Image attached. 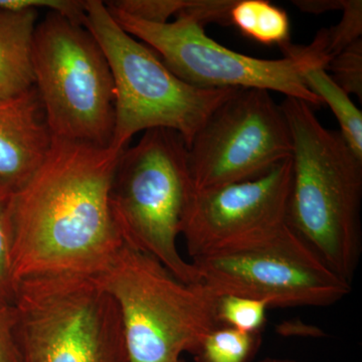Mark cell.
I'll return each mask as SVG.
<instances>
[{
	"mask_svg": "<svg viewBox=\"0 0 362 362\" xmlns=\"http://www.w3.org/2000/svg\"><path fill=\"white\" fill-rule=\"evenodd\" d=\"M122 151L54 137L39 168L13 197L16 283L47 275L95 277L124 242L110 207Z\"/></svg>",
	"mask_w": 362,
	"mask_h": 362,
	"instance_id": "obj_1",
	"label": "cell"
},
{
	"mask_svg": "<svg viewBox=\"0 0 362 362\" xmlns=\"http://www.w3.org/2000/svg\"><path fill=\"white\" fill-rule=\"evenodd\" d=\"M281 108L293 146L286 221L351 284L362 251V159L340 132L324 127L306 102L286 97Z\"/></svg>",
	"mask_w": 362,
	"mask_h": 362,
	"instance_id": "obj_2",
	"label": "cell"
},
{
	"mask_svg": "<svg viewBox=\"0 0 362 362\" xmlns=\"http://www.w3.org/2000/svg\"><path fill=\"white\" fill-rule=\"evenodd\" d=\"M92 278L118 307L129 362H178L221 325L218 297L206 285L183 282L127 245Z\"/></svg>",
	"mask_w": 362,
	"mask_h": 362,
	"instance_id": "obj_3",
	"label": "cell"
},
{
	"mask_svg": "<svg viewBox=\"0 0 362 362\" xmlns=\"http://www.w3.org/2000/svg\"><path fill=\"white\" fill-rule=\"evenodd\" d=\"M194 185L187 143L173 130L145 131L119 157L110 192L112 216L124 244L153 257L185 283H199L177 238Z\"/></svg>",
	"mask_w": 362,
	"mask_h": 362,
	"instance_id": "obj_4",
	"label": "cell"
},
{
	"mask_svg": "<svg viewBox=\"0 0 362 362\" xmlns=\"http://www.w3.org/2000/svg\"><path fill=\"white\" fill-rule=\"evenodd\" d=\"M84 26L101 47L115 86L112 148L151 129L177 132L187 148L211 114L240 89H202L175 76L148 45L114 20L105 2L86 0Z\"/></svg>",
	"mask_w": 362,
	"mask_h": 362,
	"instance_id": "obj_5",
	"label": "cell"
},
{
	"mask_svg": "<svg viewBox=\"0 0 362 362\" xmlns=\"http://www.w3.org/2000/svg\"><path fill=\"white\" fill-rule=\"evenodd\" d=\"M13 305L21 362H129L118 307L94 278L25 279Z\"/></svg>",
	"mask_w": 362,
	"mask_h": 362,
	"instance_id": "obj_6",
	"label": "cell"
},
{
	"mask_svg": "<svg viewBox=\"0 0 362 362\" xmlns=\"http://www.w3.org/2000/svg\"><path fill=\"white\" fill-rule=\"evenodd\" d=\"M190 263L216 296L238 295L269 307H325L351 293L287 221L202 255Z\"/></svg>",
	"mask_w": 362,
	"mask_h": 362,
	"instance_id": "obj_7",
	"label": "cell"
},
{
	"mask_svg": "<svg viewBox=\"0 0 362 362\" xmlns=\"http://www.w3.org/2000/svg\"><path fill=\"white\" fill-rule=\"evenodd\" d=\"M33 66L35 87L52 136L110 146L115 86L108 61L92 33L49 13L35 28Z\"/></svg>",
	"mask_w": 362,
	"mask_h": 362,
	"instance_id": "obj_8",
	"label": "cell"
},
{
	"mask_svg": "<svg viewBox=\"0 0 362 362\" xmlns=\"http://www.w3.org/2000/svg\"><path fill=\"white\" fill-rule=\"evenodd\" d=\"M108 11L126 33L148 45L169 70L188 84L202 89L266 90L310 106L322 105L302 78V68L310 56L307 45L288 42L281 45L283 59L252 58L211 39L204 26L185 13L166 23H150Z\"/></svg>",
	"mask_w": 362,
	"mask_h": 362,
	"instance_id": "obj_9",
	"label": "cell"
},
{
	"mask_svg": "<svg viewBox=\"0 0 362 362\" xmlns=\"http://www.w3.org/2000/svg\"><path fill=\"white\" fill-rule=\"evenodd\" d=\"M292 137L271 92L240 89L207 118L188 147L195 189L265 175L291 158Z\"/></svg>",
	"mask_w": 362,
	"mask_h": 362,
	"instance_id": "obj_10",
	"label": "cell"
},
{
	"mask_svg": "<svg viewBox=\"0 0 362 362\" xmlns=\"http://www.w3.org/2000/svg\"><path fill=\"white\" fill-rule=\"evenodd\" d=\"M291 182L289 158L252 180L194 189L180 230L190 258L284 223Z\"/></svg>",
	"mask_w": 362,
	"mask_h": 362,
	"instance_id": "obj_11",
	"label": "cell"
},
{
	"mask_svg": "<svg viewBox=\"0 0 362 362\" xmlns=\"http://www.w3.org/2000/svg\"><path fill=\"white\" fill-rule=\"evenodd\" d=\"M52 139L37 88L0 100V180L18 189L45 160Z\"/></svg>",
	"mask_w": 362,
	"mask_h": 362,
	"instance_id": "obj_12",
	"label": "cell"
},
{
	"mask_svg": "<svg viewBox=\"0 0 362 362\" xmlns=\"http://www.w3.org/2000/svg\"><path fill=\"white\" fill-rule=\"evenodd\" d=\"M37 11L0 8V100L11 99L35 87L33 47Z\"/></svg>",
	"mask_w": 362,
	"mask_h": 362,
	"instance_id": "obj_13",
	"label": "cell"
},
{
	"mask_svg": "<svg viewBox=\"0 0 362 362\" xmlns=\"http://www.w3.org/2000/svg\"><path fill=\"white\" fill-rule=\"evenodd\" d=\"M310 56L301 70L306 87L321 102L327 105L337 117L340 134L358 158L362 159V114L350 100L349 95L326 71L328 57L325 40L320 33L308 45Z\"/></svg>",
	"mask_w": 362,
	"mask_h": 362,
	"instance_id": "obj_14",
	"label": "cell"
},
{
	"mask_svg": "<svg viewBox=\"0 0 362 362\" xmlns=\"http://www.w3.org/2000/svg\"><path fill=\"white\" fill-rule=\"evenodd\" d=\"M230 18V25L259 44L281 47L290 42L288 14L266 0H235Z\"/></svg>",
	"mask_w": 362,
	"mask_h": 362,
	"instance_id": "obj_15",
	"label": "cell"
},
{
	"mask_svg": "<svg viewBox=\"0 0 362 362\" xmlns=\"http://www.w3.org/2000/svg\"><path fill=\"white\" fill-rule=\"evenodd\" d=\"M261 345V333L220 325L202 339L192 354L195 362H252Z\"/></svg>",
	"mask_w": 362,
	"mask_h": 362,
	"instance_id": "obj_16",
	"label": "cell"
},
{
	"mask_svg": "<svg viewBox=\"0 0 362 362\" xmlns=\"http://www.w3.org/2000/svg\"><path fill=\"white\" fill-rule=\"evenodd\" d=\"M268 304L262 300L238 295L218 298L216 317L221 325L249 333H261L267 320Z\"/></svg>",
	"mask_w": 362,
	"mask_h": 362,
	"instance_id": "obj_17",
	"label": "cell"
},
{
	"mask_svg": "<svg viewBox=\"0 0 362 362\" xmlns=\"http://www.w3.org/2000/svg\"><path fill=\"white\" fill-rule=\"evenodd\" d=\"M14 189L0 180V301L13 304L16 283L13 266V197Z\"/></svg>",
	"mask_w": 362,
	"mask_h": 362,
	"instance_id": "obj_18",
	"label": "cell"
},
{
	"mask_svg": "<svg viewBox=\"0 0 362 362\" xmlns=\"http://www.w3.org/2000/svg\"><path fill=\"white\" fill-rule=\"evenodd\" d=\"M189 4V0H113L105 2L107 8L147 21L166 23L171 16H177Z\"/></svg>",
	"mask_w": 362,
	"mask_h": 362,
	"instance_id": "obj_19",
	"label": "cell"
},
{
	"mask_svg": "<svg viewBox=\"0 0 362 362\" xmlns=\"http://www.w3.org/2000/svg\"><path fill=\"white\" fill-rule=\"evenodd\" d=\"M347 94H354L362 100V40L343 49L329 59L326 71Z\"/></svg>",
	"mask_w": 362,
	"mask_h": 362,
	"instance_id": "obj_20",
	"label": "cell"
},
{
	"mask_svg": "<svg viewBox=\"0 0 362 362\" xmlns=\"http://www.w3.org/2000/svg\"><path fill=\"white\" fill-rule=\"evenodd\" d=\"M341 21L329 30H325L326 52L329 59L343 49L361 39L362 2L361 0H343ZM329 62V61H328Z\"/></svg>",
	"mask_w": 362,
	"mask_h": 362,
	"instance_id": "obj_21",
	"label": "cell"
},
{
	"mask_svg": "<svg viewBox=\"0 0 362 362\" xmlns=\"http://www.w3.org/2000/svg\"><path fill=\"white\" fill-rule=\"evenodd\" d=\"M0 8L13 11L45 8L83 26L86 18V0H0Z\"/></svg>",
	"mask_w": 362,
	"mask_h": 362,
	"instance_id": "obj_22",
	"label": "cell"
},
{
	"mask_svg": "<svg viewBox=\"0 0 362 362\" xmlns=\"http://www.w3.org/2000/svg\"><path fill=\"white\" fill-rule=\"evenodd\" d=\"M14 305L0 301V362H21Z\"/></svg>",
	"mask_w": 362,
	"mask_h": 362,
	"instance_id": "obj_23",
	"label": "cell"
},
{
	"mask_svg": "<svg viewBox=\"0 0 362 362\" xmlns=\"http://www.w3.org/2000/svg\"><path fill=\"white\" fill-rule=\"evenodd\" d=\"M235 4V0H189L187 8L181 13L187 14L202 26L209 23L228 25H230V9Z\"/></svg>",
	"mask_w": 362,
	"mask_h": 362,
	"instance_id": "obj_24",
	"label": "cell"
},
{
	"mask_svg": "<svg viewBox=\"0 0 362 362\" xmlns=\"http://www.w3.org/2000/svg\"><path fill=\"white\" fill-rule=\"evenodd\" d=\"M343 0H318V1H294L295 6L301 11L309 13H323L325 11H340L342 9Z\"/></svg>",
	"mask_w": 362,
	"mask_h": 362,
	"instance_id": "obj_25",
	"label": "cell"
},
{
	"mask_svg": "<svg viewBox=\"0 0 362 362\" xmlns=\"http://www.w3.org/2000/svg\"><path fill=\"white\" fill-rule=\"evenodd\" d=\"M257 362H303L299 361H295V359L289 358H274V357H267V358L262 359Z\"/></svg>",
	"mask_w": 362,
	"mask_h": 362,
	"instance_id": "obj_26",
	"label": "cell"
},
{
	"mask_svg": "<svg viewBox=\"0 0 362 362\" xmlns=\"http://www.w3.org/2000/svg\"><path fill=\"white\" fill-rule=\"evenodd\" d=\"M178 362H185V361H183V359H181V361H178Z\"/></svg>",
	"mask_w": 362,
	"mask_h": 362,
	"instance_id": "obj_27",
	"label": "cell"
}]
</instances>
